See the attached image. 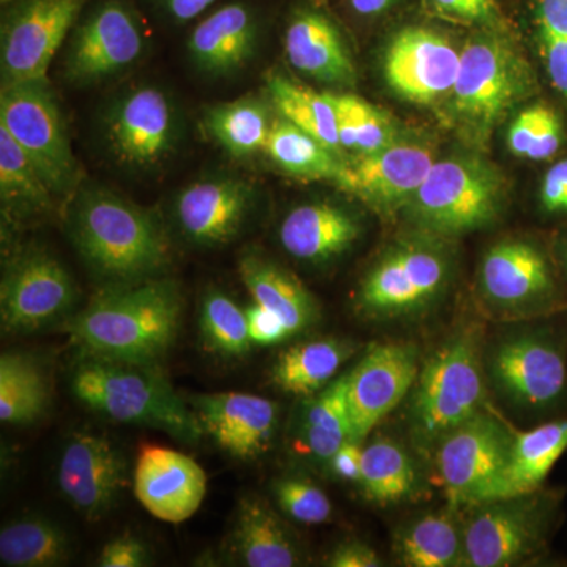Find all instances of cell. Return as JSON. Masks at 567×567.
Wrapping results in <instances>:
<instances>
[{
  "label": "cell",
  "instance_id": "484cf974",
  "mask_svg": "<svg viewBox=\"0 0 567 567\" xmlns=\"http://www.w3.org/2000/svg\"><path fill=\"white\" fill-rule=\"evenodd\" d=\"M257 44L256 17L244 3H230L205 18L188 40V51L200 70L227 74L251 59Z\"/></svg>",
  "mask_w": 567,
  "mask_h": 567
},
{
  "label": "cell",
  "instance_id": "b9f144b4",
  "mask_svg": "<svg viewBox=\"0 0 567 567\" xmlns=\"http://www.w3.org/2000/svg\"><path fill=\"white\" fill-rule=\"evenodd\" d=\"M200 331L207 346L223 354H245L252 347L246 311L223 292L205 295Z\"/></svg>",
  "mask_w": 567,
  "mask_h": 567
},
{
  "label": "cell",
  "instance_id": "7c38bea8",
  "mask_svg": "<svg viewBox=\"0 0 567 567\" xmlns=\"http://www.w3.org/2000/svg\"><path fill=\"white\" fill-rule=\"evenodd\" d=\"M458 63L461 52L442 33L427 28H405L388 44L383 74L401 99L432 104L453 92Z\"/></svg>",
  "mask_w": 567,
  "mask_h": 567
},
{
  "label": "cell",
  "instance_id": "ffe728a7",
  "mask_svg": "<svg viewBox=\"0 0 567 567\" xmlns=\"http://www.w3.org/2000/svg\"><path fill=\"white\" fill-rule=\"evenodd\" d=\"M134 494L153 517L182 524L203 505L207 475L186 454L162 446L144 447L134 470Z\"/></svg>",
  "mask_w": 567,
  "mask_h": 567
},
{
  "label": "cell",
  "instance_id": "9a60e30c",
  "mask_svg": "<svg viewBox=\"0 0 567 567\" xmlns=\"http://www.w3.org/2000/svg\"><path fill=\"white\" fill-rule=\"evenodd\" d=\"M420 368L415 347L380 344L349 372L353 440L363 442L415 386Z\"/></svg>",
  "mask_w": 567,
  "mask_h": 567
},
{
  "label": "cell",
  "instance_id": "44dd1931",
  "mask_svg": "<svg viewBox=\"0 0 567 567\" xmlns=\"http://www.w3.org/2000/svg\"><path fill=\"white\" fill-rule=\"evenodd\" d=\"M189 402L205 434L229 456L248 461L270 446L278 425L274 401L248 393H213L194 395Z\"/></svg>",
  "mask_w": 567,
  "mask_h": 567
},
{
  "label": "cell",
  "instance_id": "30bf717a",
  "mask_svg": "<svg viewBox=\"0 0 567 567\" xmlns=\"http://www.w3.org/2000/svg\"><path fill=\"white\" fill-rule=\"evenodd\" d=\"M82 6L84 0H22L14 7L2 31L3 84L47 81Z\"/></svg>",
  "mask_w": 567,
  "mask_h": 567
},
{
  "label": "cell",
  "instance_id": "681fc988",
  "mask_svg": "<svg viewBox=\"0 0 567 567\" xmlns=\"http://www.w3.org/2000/svg\"><path fill=\"white\" fill-rule=\"evenodd\" d=\"M328 566L333 567H379L383 566L382 558L374 548L358 540H347L334 548L328 558Z\"/></svg>",
  "mask_w": 567,
  "mask_h": 567
},
{
  "label": "cell",
  "instance_id": "83f0119b",
  "mask_svg": "<svg viewBox=\"0 0 567 567\" xmlns=\"http://www.w3.org/2000/svg\"><path fill=\"white\" fill-rule=\"evenodd\" d=\"M567 451V417L514 435L511 461L494 499L536 494Z\"/></svg>",
  "mask_w": 567,
  "mask_h": 567
},
{
  "label": "cell",
  "instance_id": "60d3db41",
  "mask_svg": "<svg viewBox=\"0 0 567 567\" xmlns=\"http://www.w3.org/2000/svg\"><path fill=\"white\" fill-rule=\"evenodd\" d=\"M565 141L561 115L547 104H535L517 115L507 132L509 151L520 158L547 162Z\"/></svg>",
  "mask_w": 567,
  "mask_h": 567
},
{
  "label": "cell",
  "instance_id": "4316f807",
  "mask_svg": "<svg viewBox=\"0 0 567 567\" xmlns=\"http://www.w3.org/2000/svg\"><path fill=\"white\" fill-rule=\"evenodd\" d=\"M264 152L286 174L305 181L331 182L350 192V164L286 118L271 123Z\"/></svg>",
  "mask_w": 567,
  "mask_h": 567
},
{
  "label": "cell",
  "instance_id": "74e56055",
  "mask_svg": "<svg viewBox=\"0 0 567 567\" xmlns=\"http://www.w3.org/2000/svg\"><path fill=\"white\" fill-rule=\"evenodd\" d=\"M416 472L404 447L391 440H377L363 450L360 486L377 505H393L412 494Z\"/></svg>",
  "mask_w": 567,
  "mask_h": 567
},
{
  "label": "cell",
  "instance_id": "ee69618b",
  "mask_svg": "<svg viewBox=\"0 0 567 567\" xmlns=\"http://www.w3.org/2000/svg\"><path fill=\"white\" fill-rule=\"evenodd\" d=\"M275 498L286 516L303 525H320L333 514L330 498L322 488L301 477H286L274 486Z\"/></svg>",
  "mask_w": 567,
  "mask_h": 567
},
{
  "label": "cell",
  "instance_id": "6da1fadb",
  "mask_svg": "<svg viewBox=\"0 0 567 567\" xmlns=\"http://www.w3.org/2000/svg\"><path fill=\"white\" fill-rule=\"evenodd\" d=\"M181 312L178 287L151 278L99 295L66 331L84 353L156 364L174 342Z\"/></svg>",
  "mask_w": 567,
  "mask_h": 567
},
{
  "label": "cell",
  "instance_id": "4dcf8cb0",
  "mask_svg": "<svg viewBox=\"0 0 567 567\" xmlns=\"http://www.w3.org/2000/svg\"><path fill=\"white\" fill-rule=\"evenodd\" d=\"M352 347L338 339H317L290 347L279 354L274 382L284 393L315 395L333 382Z\"/></svg>",
  "mask_w": 567,
  "mask_h": 567
},
{
  "label": "cell",
  "instance_id": "e0dca14e",
  "mask_svg": "<svg viewBox=\"0 0 567 567\" xmlns=\"http://www.w3.org/2000/svg\"><path fill=\"white\" fill-rule=\"evenodd\" d=\"M481 286L488 300L506 308L548 312L559 305L554 268L546 254L527 241H503L488 249Z\"/></svg>",
  "mask_w": 567,
  "mask_h": 567
},
{
  "label": "cell",
  "instance_id": "cb8c5ba5",
  "mask_svg": "<svg viewBox=\"0 0 567 567\" xmlns=\"http://www.w3.org/2000/svg\"><path fill=\"white\" fill-rule=\"evenodd\" d=\"M286 54L295 70L330 85H352L357 71L342 33L327 14L295 13L286 32Z\"/></svg>",
  "mask_w": 567,
  "mask_h": 567
},
{
  "label": "cell",
  "instance_id": "7bdbcfd3",
  "mask_svg": "<svg viewBox=\"0 0 567 567\" xmlns=\"http://www.w3.org/2000/svg\"><path fill=\"white\" fill-rule=\"evenodd\" d=\"M540 61L567 73V0H532Z\"/></svg>",
  "mask_w": 567,
  "mask_h": 567
},
{
  "label": "cell",
  "instance_id": "7402d4cb",
  "mask_svg": "<svg viewBox=\"0 0 567 567\" xmlns=\"http://www.w3.org/2000/svg\"><path fill=\"white\" fill-rule=\"evenodd\" d=\"M434 163V152L427 145L395 141L383 151L358 156L357 162L350 164L352 186L349 193L377 210L405 207Z\"/></svg>",
  "mask_w": 567,
  "mask_h": 567
},
{
  "label": "cell",
  "instance_id": "603a6c76",
  "mask_svg": "<svg viewBox=\"0 0 567 567\" xmlns=\"http://www.w3.org/2000/svg\"><path fill=\"white\" fill-rule=\"evenodd\" d=\"M252 192L233 178L193 183L178 196L175 212L183 234L199 245H221L240 230Z\"/></svg>",
  "mask_w": 567,
  "mask_h": 567
},
{
  "label": "cell",
  "instance_id": "f1b7e54d",
  "mask_svg": "<svg viewBox=\"0 0 567 567\" xmlns=\"http://www.w3.org/2000/svg\"><path fill=\"white\" fill-rule=\"evenodd\" d=\"M233 548L249 567H292L300 563L298 548L281 518L257 496H244L238 503Z\"/></svg>",
  "mask_w": 567,
  "mask_h": 567
},
{
  "label": "cell",
  "instance_id": "db71d44e",
  "mask_svg": "<svg viewBox=\"0 0 567 567\" xmlns=\"http://www.w3.org/2000/svg\"><path fill=\"white\" fill-rule=\"evenodd\" d=\"M565 262H566V268H567V241L565 244Z\"/></svg>",
  "mask_w": 567,
  "mask_h": 567
},
{
  "label": "cell",
  "instance_id": "f546056e",
  "mask_svg": "<svg viewBox=\"0 0 567 567\" xmlns=\"http://www.w3.org/2000/svg\"><path fill=\"white\" fill-rule=\"evenodd\" d=\"M240 276L252 295L254 303L278 316L290 336L300 333L316 322L315 298L295 276L278 265L246 254L240 260Z\"/></svg>",
  "mask_w": 567,
  "mask_h": 567
},
{
  "label": "cell",
  "instance_id": "5b68a950",
  "mask_svg": "<svg viewBox=\"0 0 567 567\" xmlns=\"http://www.w3.org/2000/svg\"><path fill=\"white\" fill-rule=\"evenodd\" d=\"M505 194V181L492 164L476 156H453L434 163L404 208L421 229L454 237L494 221Z\"/></svg>",
  "mask_w": 567,
  "mask_h": 567
},
{
  "label": "cell",
  "instance_id": "8992f818",
  "mask_svg": "<svg viewBox=\"0 0 567 567\" xmlns=\"http://www.w3.org/2000/svg\"><path fill=\"white\" fill-rule=\"evenodd\" d=\"M412 425L424 445L442 442L480 412L484 399L483 365L476 333L447 341L417 374Z\"/></svg>",
  "mask_w": 567,
  "mask_h": 567
},
{
  "label": "cell",
  "instance_id": "8d00e7d4",
  "mask_svg": "<svg viewBox=\"0 0 567 567\" xmlns=\"http://www.w3.org/2000/svg\"><path fill=\"white\" fill-rule=\"evenodd\" d=\"M204 123L213 140L235 158L264 151L271 128L267 107L252 99L218 104L207 112Z\"/></svg>",
  "mask_w": 567,
  "mask_h": 567
},
{
  "label": "cell",
  "instance_id": "7dc6e473",
  "mask_svg": "<svg viewBox=\"0 0 567 567\" xmlns=\"http://www.w3.org/2000/svg\"><path fill=\"white\" fill-rule=\"evenodd\" d=\"M147 548L133 536H121L104 546L99 558L103 567H141L147 565Z\"/></svg>",
  "mask_w": 567,
  "mask_h": 567
},
{
  "label": "cell",
  "instance_id": "5bb4252c",
  "mask_svg": "<svg viewBox=\"0 0 567 567\" xmlns=\"http://www.w3.org/2000/svg\"><path fill=\"white\" fill-rule=\"evenodd\" d=\"M106 140L112 155L123 166L147 169L162 163L175 142V112L158 87L134 89L111 107Z\"/></svg>",
  "mask_w": 567,
  "mask_h": 567
},
{
  "label": "cell",
  "instance_id": "ab89813d",
  "mask_svg": "<svg viewBox=\"0 0 567 567\" xmlns=\"http://www.w3.org/2000/svg\"><path fill=\"white\" fill-rule=\"evenodd\" d=\"M338 118L339 141L346 151L372 155L398 141L393 118L385 111L354 95H331Z\"/></svg>",
  "mask_w": 567,
  "mask_h": 567
},
{
  "label": "cell",
  "instance_id": "c3c4849f",
  "mask_svg": "<svg viewBox=\"0 0 567 567\" xmlns=\"http://www.w3.org/2000/svg\"><path fill=\"white\" fill-rule=\"evenodd\" d=\"M540 205L550 215H567V158L547 171L540 185Z\"/></svg>",
  "mask_w": 567,
  "mask_h": 567
},
{
  "label": "cell",
  "instance_id": "f6af8a7d",
  "mask_svg": "<svg viewBox=\"0 0 567 567\" xmlns=\"http://www.w3.org/2000/svg\"><path fill=\"white\" fill-rule=\"evenodd\" d=\"M443 17L468 24L495 28L502 20L496 0H429Z\"/></svg>",
  "mask_w": 567,
  "mask_h": 567
},
{
  "label": "cell",
  "instance_id": "f35d334b",
  "mask_svg": "<svg viewBox=\"0 0 567 567\" xmlns=\"http://www.w3.org/2000/svg\"><path fill=\"white\" fill-rule=\"evenodd\" d=\"M0 193L3 205L18 212L37 213L51 207L52 189L39 167L18 142L0 126Z\"/></svg>",
  "mask_w": 567,
  "mask_h": 567
},
{
  "label": "cell",
  "instance_id": "2e32d148",
  "mask_svg": "<svg viewBox=\"0 0 567 567\" xmlns=\"http://www.w3.org/2000/svg\"><path fill=\"white\" fill-rule=\"evenodd\" d=\"M144 50V37L132 10L122 2H106L93 11L73 37L66 76L87 84L133 65Z\"/></svg>",
  "mask_w": 567,
  "mask_h": 567
},
{
  "label": "cell",
  "instance_id": "1f68e13d",
  "mask_svg": "<svg viewBox=\"0 0 567 567\" xmlns=\"http://www.w3.org/2000/svg\"><path fill=\"white\" fill-rule=\"evenodd\" d=\"M395 557L409 567H451L464 561V529L454 513L427 514L395 536Z\"/></svg>",
  "mask_w": 567,
  "mask_h": 567
},
{
  "label": "cell",
  "instance_id": "ac0fdd59",
  "mask_svg": "<svg viewBox=\"0 0 567 567\" xmlns=\"http://www.w3.org/2000/svg\"><path fill=\"white\" fill-rule=\"evenodd\" d=\"M58 481L71 505L93 520L117 502L126 483V461L104 436L76 434L63 447Z\"/></svg>",
  "mask_w": 567,
  "mask_h": 567
},
{
  "label": "cell",
  "instance_id": "816d5d0a",
  "mask_svg": "<svg viewBox=\"0 0 567 567\" xmlns=\"http://www.w3.org/2000/svg\"><path fill=\"white\" fill-rule=\"evenodd\" d=\"M164 10L174 18V20L185 22L204 13L216 0H159Z\"/></svg>",
  "mask_w": 567,
  "mask_h": 567
},
{
  "label": "cell",
  "instance_id": "8fae6325",
  "mask_svg": "<svg viewBox=\"0 0 567 567\" xmlns=\"http://www.w3.org/2000/svg\"><path fill=\"white\" fill-rule=\"evenodd\" d=\"M446 278L447 262L442 252L427 245H402L369 271L358 298L371 316L412 315L442 293Z\"/></svg>",
  "mask_w": 567,
  "mask_h": 567
},
{
  "label": "cell",
  "instance_id": "d4e9b609",
  "mask_svg": "<svg viewBox=\"0 0 567 567\" xmlns=\"http://www.w3.org/2000/svg\"><path fill=\"white\" fill-rule=\"evenodd\" d=\"M360 234V223L352 213L327 203L293 208L279 229L282 248L295 259L308 262H324L341 256Z\"/></svg>",
  "mask_w": 567,
  "mask_h": 567
},
{
  "label": "cell",
  "instance_id": "d6a6232c",
  "mask_svg": "<svg viewBox=\"0 0 567 567\" xmlns=\"http://www.w3.org/2000/svg\"><path fill=\"white\" fill-rule=\"evenodd\" d=\"M301 435L309 453L328 462L346 442L353 440L349 404V374L324 386L308 402Z\"/></svg>",
  "mask_w": 567,
  "mask_h": 567
},
{
  "label": "cell",
  "instance_id": "f907efd6",
  "mask_svg": "<svg viewBox=\"0 0 567 567\" xmlns=\"http://www.w3.org/2000/svg\"><path fill=\"white\" fill-rule=\"evenodd\" d=\"M363 450L361 442L358 440H349L344 445L336 451L334 456L328 461L331 472L336 476L346 481H354L360 483L361 466H363Z\"/></svg>",
  "mask_w": 567,
  "mask_h": 567
},
{
  "label": "cell",
  "instance_id": "52a82bcc",
  "mask_svg": "<svg viewBox=\"0 0 567 567\" xmlns=\"http://www.w3.org/2000/svg\"><path fill=\"white\" fill-rule=\"evenodd\" d=\"M514 435L496 417L477 412L439 443L440 483L454 506L492 502L513 451Z\"/></svg>",
  "mask_w": 567,
  "mask_h": 567
},
{
  "label": "cell",
  "instance_id": "bcb514c9",
  "mask_svg": "<svg viewBox=\"0 0 567 567\" xmlns=\"http://www.w3.org/2000/svg\"><path fill=\"white\" fill-rule=\"evenodd\" d=\"M246 319H248V330L252 344L274 346L290 336L282 320L274 312L265 309L264 306L257 303L249 306L246 309Z\"/></svg>",
  "mask_w": 567,
  "mask_h": 567
},
{
  "label": "cell",
  "instance_id": "d590c367",
  "mask_svg": "<svg viewBox=\"0 0 567 567\" xmlns=\"http://www.w3.org/2000/svg\"><path fill=\"white\" fill-rule=\"evenodd\" d=\"M70 550L65 533L44 518H21L0 533V561L3 566H59L70 558Z\"/></svg>",
  "mask_w": 567,
  "mask_h": 567
},
{
  "label": "cell",
  "instance_id": "d6986e66",
  "mask_svg": "<svg viewBox=\"0 0 567 567\" xmlns=\"http://www.w3.org/2000/svg\"><path fill=\"white\" fill-rule=\"evenodd\" d=\"M492 372L507 394L529 409H547L566 393L565 349L548 336L509 339L496 350Z\"/></svg>",
  "mask_w": 567,
  "mask_h": 567
},
{
  "label": "cell",
  "instance_id": "277c9868",
  "mask_svg": "<svg viewBox=\"0 0 567 567\" xmlns=\"http://www.w3.org/2000/svg\"><path fill=\"white\" fill-rule=\"evenodd\" d=\"M536 91L520 52L496 33H480L461 51L451 110L468 136L484 141L507 112Z\"/></svg>",
  "mask_w": 567,
  "mask_h": 567
},
{
  "label": "cell",
  "instance_id": "3957f363",
  "mask_svg": "<svg viewBox=\"0 0 567 567\" xmlns=\"http://www.w3.org/2000/svg\"><path fill=\"white\" fill-rule=\"evenodd\" d=\"M70 227L85 262L107 278L151 279L169 264L158 219L114 194L85 193L74 205Z\"/></svg>",
  "mask_w": 567,
  "mask_h": 567
},
{
  "label": "cell",
  "instance_id": "836d02e7",
  "mask_svg": "<svg viewBox=\"0 0 567 567\" xmlns=\"http://www.w3.org/2000/svg\"><path fill=\"white\" fill-rule=\"evenodd\" d=\"M268 93L282 118L293 123L324 147L341 153L338 118L330 93H317L305 85L287 80L281 74H270L267 80Z\"/></svg>",
  "mask_w": 567,
  "mask_h": 567
},
{
  "label": "cell",
  "instance_id": "ba28073f",
  "mask_svg": "<svg viewBox=\"0 0 567 567\" xmlns=\"http://www.w3.org/2000/svg\"><path fill=\"white\" fill-rule=\"evenodd\" d=\"M0 126L28 153L52 192L70 188L76 163L61 111L47 81L3 84Z\"/></svg>",
  "mask_w": 567,
  "mask_h": 567
},
{
  "label": "cell",
  "instance_id": "9c48e42d",
  "mask_svg": "<svg viewBox=\"0 0 567 567\" xmlns=\"http://www.w3.org/2000/svg\"><path fill=\"white\" fill-rule=\"evenodd\" d=\"M536 494L476 505L464 527V561L506 567L535 557L546 546L554 506Z\"/></svg>",
  "mask_w": 567,
  "mask_h": 567
},
{
  "label": "cell",
  "instance_id": "4fadbf2b",
  "mask_svg": "<svg viewBox=\"0 0 567 567\" xmlns=\"http://www.w3.org/2000/svg\"><path fill=\"white\" fill-rule=\"evenodd\" d=\"M76 287L54 257L29 251L18 257L3 276L0 308L7 330H35L70 311Z\"/></svg>",
  "mask_w": 567,
  "mask_h": 567
},
{
  "label": "cell",
  "instance_id": "f5cc1de1",
  "mask_svg": "<svg viewBox=\"0 0 567 567\" xmlns=\"http://www.w3.org/2000/svg\"><path fill=\"white\" fill-rule=\"evenodd\" d=\"M354 13L361 17H377V14L385 13L393 9L399 0H349Z\"/></svg>",
  "mask_w": 567,
  "mask_h": 567
},
{
  "label": "cell",
  "instance_id": "e575fe53",
  "mask_svg": "<svg viewBox=\"0 0 567 567\" xmlns=\"http://www.w3.org/2000/svg\"><path fill=\"white\" fill-rule=\"evenodd\" d=\"M50 402L47 377L31 354L0 358V420L7 424L35 423Z\"/></svg>",
  "mask_w": 567,
  "mask_h": 567
},
{
  "label": "cell",
  "instance_id": "7a4b0ae2",
  "mask_svg": "<svg viewBox=\"0 0 567 567\" xmlns=\"http://www.w3.org/2000/svg\"><path fill=\"white\" fill-rule=\"evenodd\" d=\"M78 401L123 424L147 425L185 443L205 434L196 412L175 393L156 364L130 363L84 353L71 374Z\"/></svg>",
  "mask_w": 567,
  "mask_h": 567
}]
</instances>
